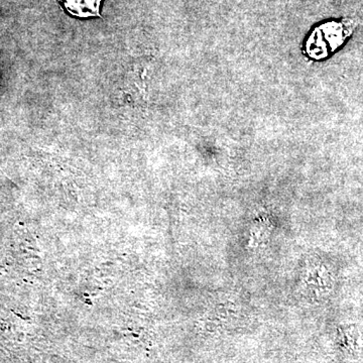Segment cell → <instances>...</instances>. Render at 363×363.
Masks as SVG:
<instances>
[{
	"instance_id": "6da1fadb",
	"label": "cell",
	"mask_w": 363,
	"mask_h": 363,
	"mask_svg": "<svg viewBox=\"0 0 363 363\" xmlns=\"http://www.w3.org/2000/svg\"><path fill=\"white\" fill-rule=\"evenodd\" d=\"M62 4L76 18H100L101 0H62Z\"/></svg>"
}]
</instances>
